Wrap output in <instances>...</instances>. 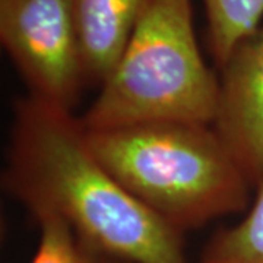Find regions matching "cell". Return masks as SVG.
<instances>
[{"mask_svg": "<svg viewBox=\"0 0 263 263\" xmlns=\"http://www.w3.org/2000/svg\"><path fill=\"white\" fill-rule=\"evenodd\" d=\"M152 0H72L88 84H104Z\"/></svg>", "mask_w": 263, "mask_h": 263, "instance_id": "cell-6", "label": "cell"}, {"mask_svg": "<svg viewBox=\"0 0 263 263\" xmlns=\"http://www.w3.org/2000/svg\"><path fill=\"white\" fill-rule=\"evenodd\" d=\"M218 72L212 127L256 190L263 183V25L235 46Z\"/></svg>", "mask_w": 263, "mask_h": 263, "instance_id": "cell-5", "label": "cell"}, {"mask_svg": "<svg viewBox=\"0 0 263 263\" xmlns=\"http://www.w3.org/2000/svg\"><path fill=\"white\" fill-rule=\"evenodd\" d=\"M0 41L28 95L73 111L88 79L72 0H0Z\"/></svg>", "mask_w": 263, "mask_h": 263, "instance_id": "cell-4", "label": "cell"}, {"mask_svg": "<svg viewBox=\"0 0 263 263\" xmlns=\"http://www.w3.org/2000/svg\"><path fill=\"white\" fill-rule=\"evenodd\" d=\"M100 88L81 117L88 130L151 122L212 124L219 81L197 44L192 0H152Z\"/></svg>", "mask_w": 263, "mask_h": 263, "instance_id": "cell-3", "label": "cell"}, {"mask_svg": "<svg viewBox=\"0 0 263 263\" xmlns=\"http://www.w3.org/2000/svg\"><path fill=\"white\" fill-rule=\"evenodd\" d=\"M208 22V48L219 70L238 43L263 19V0H202Z\"/></svg>", "mask_w": 263, "mask_h": 263, "instance_id": "cell-7", "label": "cell"}, {"mask_svg": "<svg viewBox=\"0 0 263 263\" xmlns=\"http://www.w3.org/2000/svg\"><path fill=\"white\" fill-rule=\"evenodd\" d=\"M86 139L132 196L183 235L250 206L253 187L212 124L86 129Z\"/></svg>", "mask_w": 263, "mask_h": 263, "instance_id": "cell-2", "label": "cell"}, {"mask_svg": "<svg viewBox=\"0 0 263 263\" xmlns=\"http://www.w3.org/2000/svg\"><path fill=\"white\" fill-rule=\"evenodd\" d=\"M246 216L214 234L200 263H263V183Z\"/></svg>", "mask_w": 263, "mask_h": 263, "instance_id": "cell-8", "label": "cell"}, {"mask_svg": "<svg viewBox=\"0 0 263 263\" xmlns=\"http://www.w3.org/2000/svg\"><path fill=\"white\" fill-rule=\"evenodd\" d=\"M35 221L40 238L29 263H114V259L86 245L60 216L47 214Z\"/></svg>", "mask_w": 263, "mask_h": 263, "instance_id": "cell-9", "label": "cell"}, {"mask_svg": "<svg viewBox=\"0 0 263 263\" xmlns=\"http://www.w3.org/2000/svg\"><path fill=\"white\" fill-rule=\"evenodd\" d=\"M2 186L37 218L57 215L114 260L189 263L183 234L95 157L81 117L32 95L13 108Z\"/></svg>", "mask_w": 263, "mask_h": 263, "instance_id": "cell-1", "label": "cell"}]
</instances>
